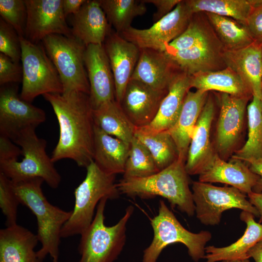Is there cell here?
<instances>
[{"label": "cell", "instance_id": "obj_1", "mask_svg": "<svg viewBox=\"0 0 262 262\" xmlns=\"http://www.w3.org/2000/svg\"><path fill=\"white\" fill-rule=\"evenodd\" d=\"M43 96L51 105L59 126L51 160L69 159L86 168L94 159L95 123L89 95L70 92Z\"/></svg>", "mask_w": 262, "mask_h": 262}, {"label": "cell", "instance_id": "obj_2", "mask_svg": "<svg viewBox=\"0 0 262 262\" xmlns=\"http://www.w3.org/2000/svg\"><path fill=\"white\" fill-rule=\"evenodd\" d=\"M13 189L20 204L27 207L35 216L37 236L41 244L36 251L39 262L49 255L52 262H59L61 229L71 215L50 203L44 195L39 178L18 181L11 180Z\"/></svg>", "mask_w": 262, "mask_h": 262}, {"label": "cell", "instance_id": "obj_3", "mask_svg": "<svg viewBox=\"0 0 262 262\" xmlns=\"http://www.w3.org/2000/svg\"><path fill=\"white\" fill-rule=\"evenodd\" d=\"M185 163L178 159L157 173L143 178L122 179L117 183L120 194L131 197L150 199L159 196L166 198L189 216L195 213V205Z\"/></svg>", "mask_w": 262, "mask_h": 262}, {"label": "cell", "instance_id": "obj_4", "mask_svg": "<svg viewBox=\"0 0 262 262\" xmlns=\"http://www.w3.org/2000/svg\"><path fill=\"white\" fill-rule=\"evenodd\" d=\"M86 168L84 179L75 190L74 208L61 229V238L81 235L93 221L100 200L103 198L115 199L120 194L115 175L103 171L94 161Z\"/></svg>", "mask_w": 262, "mask_h": 262}, {"label": "cell", "instance_id": "obj_5", "mask_svg": "<svg viewBox=\"0 0 262 262\" xmlns=\"http://www.w3.org/2000/svg\"><path fill=\"white\" fill-rule=\"evenodd\" d=\"M107 198L101 199L90 225L81 235L78 246L81 255L79 262H114L122 252L126 241L127 225L134 207L129 206L118 222L107 226L104 211Z\"/></svg>", "mask_w": 262, "mask_h": 262}, {"label": "cell", "instance_id": "obj_6", "mask_svg": "<svg viewBox=\"0 0 262 262\" xmlns=\"http://www.w3.org/2000/svg\"><path fill=\"white\" fill-rule=\"evenodd\" d=\"M153 231L151 243L143 251L142 262H157L160 255L168 245L179 243L188 249L195 262L204 259L205 246L212 238L209 231L192 232L180 223L164 200H160L158 213L150 220Z\"/></svg>", "mask_w": 262, "mask_h": 262}, {"label": "cell", "instance_id": "obj_7", "mask_svg": "<svg viewBox=\"0 0 262 262\" xmlns=\"http://www.w3.org/2000/svg\"><path fill=\"white\" fill-rule=\"evenodd\" d=\"M35 130L24 131L13 141L21 147L23 158L20 161H0V172L12 181L41 178L51 188H57L61 176L46 152V140L38 137Z\"/></svg>", "mask_w": 262, "mask_h": 262}, {"label": "cell", "instance_id": "obj_8", "mask_svg": "<svg viewBox=\"0 0 262 262\" xmlns=\"http://www.w3.org/2000/svg\"><path fill=\"white\" fill-rule=\"evenodd\" d=\"M22 87L20 98L32 103L46 94H62L63 87L58 71L43 45L20 37Z\"/></svg>", "mask_w": 262, "mask_h": 262}, {"label": "cell", "instance_id": "obj_9", "mask_svg": "<svg viewBox=\"0 0 262 262\" xmlns=\"http://www.w3.org/2000/svg\"><path fill=\"white\" fill-rule=\"evenodd\" d=\"M45 50L55 66L63 87V92L90 94V86L84 62L86 46L74 37L51 34L42 41Z\"/></svg>", "mask_w": 262, "mask_h": 262}, {"label": "cell", "instance_id": "obj_10", "mask_svg": "<svg viewBox=\"0 0 262 262\" xmlns=\"http://www.w3.org/2000/svg\"><path fill=\"white\" fill-rule=\"evenodd\" d=\"M195 213L200 222L206 226L218 225L223 212L237 208L259 217L256 208L246 198L245 194L232 186H216L199 181L192 183Z\"/></svg>", "mask_w": 262, "mask_h": 262}, {"label": "cell", "instance_id": "obj_11", "mask_svg": "<svg viewBox=\"0 0 262 262\" xmlns=\"http://www.w3.org/2000/svg\"><path fill=\"white\" fill-rule=\"evenodd\" d=\"M193 14L184 0L148 29L131 27L119 34L140 49L164 52L166 46L180 35L188 25Z\"/></svg>", "mask_w": 262, "mask_h": 262}, {"label": "cell", "instance_id": "obj_12", "mask_svg": "<svg viewBox=\"0 0 262 262\" xmlns=\"http://www.w3.org/2000/svg\"><path fill=\"white\" fill-rule=\"evenodd\" d=\"M46 119L45 111L22 99L16 86L3 85L0 88V135L13 141L21 132L35 129Z\"/></svg>", "mask_w": 262, "mask_h": 262}, {"label": "cell", "instance_id": "obj_13", "mask_svg": "<svg viewBox=\"0 0 262 262\" xmlns=\"http://www.w3.org/2000/svg\"><path fill=\"white\" fill-rule=\"evenodd\" d=\"M27 20L24 37L38 44L47 36L60 34L73 36L66 24L63 0H25Z\"/></svg>", "mask_w": 262, "mask_h": 262}, {"label": "cell", "instance_id": "obj_14", "mask_svg": "<svg viewBox=\"0 0 262 262\" xmlns=\"http://www.w3.org/2000/svg\"><path fill=\"white\" fill-rule=\"evenodd\" d=\"M250 97L221 93L220 113L216 126V153L224 160L232 152L243 130L247 102Z\"/></svg>", "mask_w": 262, "mask_h": 262}, {"label": "cell", "instance_id": "obj_15", "mask_svg": "<svg viewBox=\"0 0 262 262\" xmlns=\"http://www.w3.org/2000/svg\"><path fill=\"white\" fill-rule=\"evenodd\" d=\"M84 62L90 86L89 98L92 109L115 100L114 76L103 44L87 46Z\"/></svg>", "mask_w": 262, "mask_h": 262}, {"label": "cell", "instance_id": "obj_16", "mask_svg": "<svg viewBox=\"0 0 262 262\" xmlns=\"http://www.w3.org/2000/svg\"><path fill=\"white\" fill-rule=\"evenodd\" d=\"M168 90H157L131 79L119 104L135 128L146 127L155 118Z\"/></svg>", "mask_w": 262, "mask_h": 262}, {"label": "cell", "instance_id": "obj_17", "mask_svg": "<svg viewBox=\"0 0 262 262\" xmlns=\"http://www.w3.org/2000/svg\"><path fill=\"white\" fill-rule=\"evenodd\" d=\"M199 181L222 183L235 187L245 194L253 192L259 179L245 162L232 158L227 162L213 152L202 167Z\"/></svg>", "mask_w": 262, "mask_h": 262}, {"label": "cell", "instance_id": "obj_18", "mask_svg": "<svg viewBox=\"0 0 262 262\" xmlns=\"http://www.w3.org/2000/svg\"><path fill=\"white\" fill-rule=\"evenodd\" d=\"M103 46L114 76L115 100L119 103L138 62L140 49L111 31Z\"/></svg>", "mask_w": 262, "mask_h": 262}, {"label": "cell", "instance_id": "obj_19", "mask_svg": "<svg viewBox=\"0 0 262 262\" xmlns=\"http://www.w3.org/2000/svg\"><path fill=\"white\" fill-rule=\"evenodd\" d=\"M180 72L164 52L142 49L131 79L157 90H168L171 82Z\"/></svg>", "mask_w": 262, "mask_h": 262}, {"label": "cell", "instance_id": "obj_20", "mask_svg": "<svg viewBox=\"0 0 262 262\" xmlns=\"http://www.w3.org/2000/svg\"><path fill=\"white\" fill-rule=\"evenodd\" d=\"M222 58L227 67L242 79L252 95L260 98L262 89V43L255 41L240 49H224Z\"/></svg>", "mask_w": 262, "mask_h": 262}, {"label": "cell", "instance_id": "obj_21", "mask_svg": "<svg viewBox=\"0 0 262 262\" xmlns=\"http://www.w3.org/2000/svg\"><path fill=\"white\" fill-rule=\"evenodd\" d=\"M70 29L72 35L86 46L103 45L111 30L99 0H86L73 15Z\"/></svg>", "mask_w": 262, "mask_h": 262}, {"label": "cell", "instance_id": "obj_22", "mask_svg": "<svg viewBox=\"0 0 262 262\" xmlns=\"http://www.w3.org/2000/svg\"><path fill=\"white\" fill-rule=\"evenodd\" d=\"M214 115V104L207 97L196 122L185 163L188 175H199L208 159L213 153L210 141V132Z\"/></svg>", "mask_w": 262, "mask_h": 262}, {"label": "cell", "instance_id": "obj_23", "mask_svg": "<svg viewBox=\"0 0 262 262\" xmlns=\"http://www.w3.org/2000/svg\"><path fill=\"white\" fill-rule=\"evenodd\" d=\"M208 94V92L198 90L188 91L176 123L167 131L177 146L179 159L185 163L193 134Z\"/></svg>", "mask_w": 262, "mask_h": 262}, {"label": "cell", "instance_id": "obj_24", "mask_svg": "<svg viewBox=\"0 0 262 262\" xmlns=\"http://www.w3.org/2000/svg\"><path fill=\"white\" fill-rule=\"evenodd\" d=\"M220 49L221 46L215 38L189 49L164 52L181 71L192 76L201 72L217 70L220 60L223 61V51H220Z\"/></svg>", "mask_w": 262, "mask_h": 262}, {"label": "cell", "instance_id": "obj_25", "mask_svg": "<svg viewBox=\"0 0 262 262\" xmlns=\"http://www.w3.org/2000/svg\"><path fill=\"white\" fill-rule=\"evenodd\" d=\"M37 235L16 224L0 230V262H39Z\"/></svg>", "mask_w": 262, "mask_h": 262}, {"label": "cell", "instance_id": "obj_26", "mask_svg": "<svg viewBox=\"0 0 262 262\" xmlns=\"http://www.w3.org/2000/svg\"><path fill=\"white\" fill-rule=\"evenodd\" d=\"M191 76L182 71L174 78L151 123L144 127L152 131L169 130L176 123L185 97L191 88Z\"/></svg>", "mask_w": 262, "mask_h": 262}, {"label": "cell", "instance_id": "obj_27", "mask_svg": "<svg viewBox=\"0 0 262 262\" xmlns=\"http://www.w3.org/2000/svg\"><path fill=\"white\" fill-rule=\"evenodd\" d=\"M130 144L104 132L95 125L93 161L103 171L123 173Z\"/></svg>", "mask_w": 262, "mask_h": 262}, {"label": "cell", "instance_id": "obj_28", "mask_svg": "<svg viewBox=\"0 0 262 262\" xmlns=\"http://www.w3.org/2000/svg\"><path fill=\"white\" fill-rule=\"evenodd\" d=\"M255 217L251 213L243 211L240 213V218L246 225L243 235L236 242L227 246H206L204 257L206 260V262L247 258L246 254L248 251L262 239V224L256 222Z\"/></svg>", "mask_w": 262, "mask_h": 262}, {"label": "cell", "instance_id": "obj_29", "mask_svg": "<svg viewBox=\"0 0 262 262\" xmlns=\"http://www.w3.org/2000/svg\"><path fill=\"white\" fill-rule=\"evenodd\" d=\"M191 87L203 92L215 90L239 97H252V93L242 79L227 67L215 71L201 72L191 76Z\"/></svg>", "mask_w": 262, "mask_h": 262}, {"label": "cell", "instance_id": "obj_30", "mask_svg": "<svg viewBox=\"0 0 262 262\" xmlns=\"http://www.w3.org/2000/svg\"><path fill=\"white\" fill-rule=\"evenodd\" d=\"M93 116L95 125L104 132L131 143L136 128L115 99L106 102L93 109Z\"/></svg>", "mask_w": 262, "mask_h": 262}, {"label": "cell", "instance_id": "obj_31", "mask_svg": "<svg viewBox=\"0 0 262 262\" xmlns=\"http://www.w3.org/2000/svg\"><path fill=\"white\" fill-rule=\"evenodd\" d=\"M194 15L205 12L233 18L246 25L247 20L262 0H184Z\"/></svg>", "mask_w": 262, "mask_h": 262}, {"label": "cell", "instance_id": "obj_32", "mask_svg": "<svg viewBox=\"0 0 262 262\" xmlns=\"http://www.w3.org/2000/svg\"><path fill=\"white\" fill-rule=\"evenodd\" d=\"M134 137L147 148L160 170L179 159L177 146L167 131L155 132L136 128Z\"/></svg>", "mask_w": 262, "mask_h": 262}, {"label": "cell", "instance_id": "obj_33", "mask_svg": "<svg viewBox=\"0 0 262 262\" xmlns=\"http://www.w3.org/2000/svg\"><path fill=\"white\" fill-rule=\"evenodd\" d=\"M248 137L245 144L235 151L232 158L248 163L262 158V111L260 99L253 96L247 106Z\"/></svg>", "mask_w": 262, "mask_h": 262}, {"label": "cell", "instance_id": "obj_34", "mask_svg": "<svg viewBox=\"0 0 262 262\" xmlns=\"http://www.w3.org/2000/svg\"><path fill=\"white\" fill-rule=\"evenodd\" d=\"M100 5L107 20L115 30L120 33L131 26L132 20L147 12L143 0H99Z\"/></svg>", "mask_w": 262, "mask_h": 262}, {"label": "cell", "instance_id": "obj_35", "mask_svg": "<svg viewBox=\"0 0 262 262\" xmlns=\"http://www.w3.org/2000/svg\"><path fill=\"white\" fill-rule=\"evenodd\" d=\"M220 38L224 49L233 50L246 47L255 41L247 27L232 18L206 13Z\"/></svg>", "mask_w": 262, "mask_h": 262}, {"label": "cell", "instance_id": "obj_36", "mask_svg": "<svg viewBox=\"0 0 262 262\" xmlns=\"http://www.w3.org/2000/svg\"><path fill=\"white\" fill-rule=\"evenodd\" d=\"M159 171L148 150L134 136L130 143L123 179L145 178Z\"/></svg>", "mask_w": 262, "mask_h": 262}, {"label": "cell", "instance_id": "obj_37", "mask_svg": "<svg viewBox=\"0 0 262 262\" xmlns=\"http://www.w3.org/2000/svg\"><path fill=\"white\" fill-rule=\"evenodd\" d=\"M215 38L205 26L194 19L192 16L184 31L168 44L164 51L189 49Z\"/></svg>", "mask_w": 262, "mask_h": 262}, {"label": "cell", "instance_id": "obj_38", "mask_svg": "<svg viewBox=\"0 0 262 262\" xmlns=\"http://www.w3.org/2000/svg\"><path fill=\"white\" fill-rule=\"evenodd\" d=\"M25 0H0V15L20 37H24L27 20Z\"/></svg>", "mask_w": 262, "mask_h": 262}, {"label": "cell", "instance_id": "obj_39", "mask_svg": "<svg viewBox=\"0 0 262 262\" xmlns=\"http://www.w3.org/2000/svg\"><path fill=\"white\" fill-rule=\"evenodd\" d=\"M19 204L13 189L11 180L0 172V207L6 219V227L17 224V209Z\"/></svg>", "mask_w": 262, "mask_h": 262}, {"label": "cell", "instance_id": "obj_40", "mask_svg": "<svg viewBox=\"0 0 262 262\" xmlns=\"http://www.w3.org/2000/svg\"><path fill=\"white\" fill-rule=\"evenodd\" d=\"M0 53L19 63L21 48L20 36L9 24L0 18Z\"/></svg>", "mask_w": 262, "mask_h": 262}, {"label": "cell", "instance_id": "obj_41", "mask_svg": "<svg viewBox=\"0 0 262 262\" xmlns=\"http://www.w3.org/2000/svg\"><path fill=\"white\" fill-rule=\"evenodd\" d=\"M21 65L14 62L9 57L0 53V84L3 86L9 83L22 82Z\"/></svg>", "mask_w": 262, "mask_h": 262}, {"label": "cell", "instance_id": "obj_42", "mask_svg": "<svg viewBox=\"0 0 262 262\" xmlns=\"http://www.w3.org/2000/svg\"><path fill=\"white\" fill-rule=\"evenodd\" d=\"M246 26L254 40L262 43V4L253 10Z\"/></svg>", "mask_w": 262, "mask_h": 262}, {"label": "cell", "instance_id": "obj_43", "mask_svg": "<svg viewBox=\"0 0 262 262\" xmlns=\"http://www.w3.org/2000/svg\"><path fill=\"white\" fill-rule=\"evenodd\" d=\"M22 150L9 138L0 135V161L18 160Z\"/></svg>", "mask_w": 262, "mask_h": 262}, {"label": "cell", "instance_id": "obj_44", "mask_svg": "<svg viewBox=\"0 0 262 262\" xmlns=\"http://www.w3.org/2000/svg\"><path fill=\"white\" fill-rule=\"evenodd\" d=\"M145 3H151L156 8L153 16L154 22H157L172 11L181 1L180 0H143Z\"/></svg>", "mask_w": 262, "mask_h": 262}, {"label": "cell", "instance_id": "obj_45", "mask_svg": "<svg viewBox=\"0 0 262 262\" xmlns=\"http://www.w3.org/2000/svg\"><path fill=\"white\" fill-rule=\"evenodd\" d=\"M248 164L251 171L259 176V179L253 192L261 193H262V158L250 161Z\"/></svg>", "mask_w": 262, "mask_h": 262}, {"label": "cell", "instance_id": "obj_46", "mask_svg": "<svg viewBox=\"0 0 262 262\" xmlns=\"http://www.w3.org/2000/svg\"><path fill=\"white\" fill-rule=\"evenodd\" d=\"M86 0H63L62 7L66 17L77 13Z\"/></svg>", "mask_w": 262, "mask_h": 262}, {"label": "cell", "instance_id": "obj_47", "mask_svg": "<svg viewBox=\"0 0 262 262\" xmlns=\"http://www.w3.org/2000/svg\"><path fill=\"white\" fill-rule=\"evenodd\" d=\"M250 202L256 208L259 214L258 222L262 223V193L251 192L247 194Z\"/></svg>", "mask_w": 262, "mask_h": 262}, {"label": "cell", "instance_id": "obj_48", "mask_svg": "<svg viewBox=\"0 0 262 262\" xmlns=\"http://www.w3.org/2000/svg\"><path fill=\"white\" fill-rule=\"evenodd\" d=\"M246 257L248 259L252 258L255 262H262V239L248 251Z\"/></svg>", "mask_w": 262, "mask_h": 262}, {"label": "cell", "instance_id": "obj_49", "mask_svg": "<svg viewBox=\"0 0 262 262\" xmlns=\"http://www.w3.org/2000/svg\"><path fill=\"white\" fill-rule=\"evenodd\" d=\"M221 262H250L249 259H237L234 260H226L222 261Z\"/></svg>", "mask_w": 262, "mask_h": 262}, {"label": "cell", "instance_id": "obj_50", "mask_svg": "<svg viewBox=\"0 0 262 262\" xmlns=\"http://www.w3.org/2000/svg\"><path fill=\"white\" fill-rule=\"evenodd\" d=\"M260 99L261 109H262V92H261V97H260Z\"/></svg>", "mask_w": 262, "mask_h": 262}]
</instances>
